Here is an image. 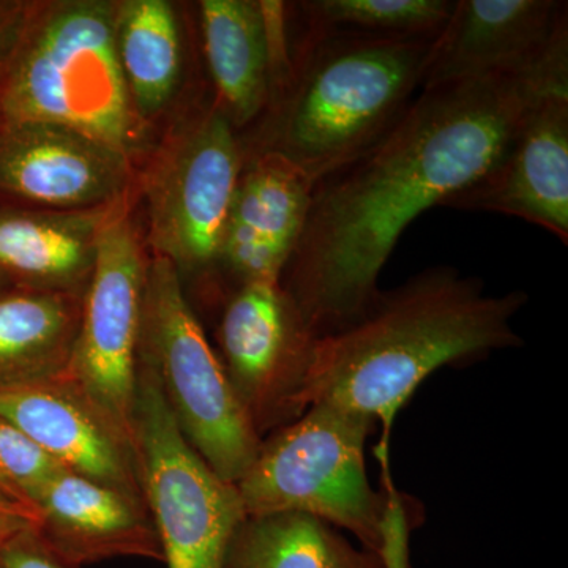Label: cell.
I'll return each mask as SVG.
<instances>
[{"label": "cell", "mask_w": 568, "mask_h": 568, "mask_svg": "<svg viewBox=\"0 0 568 568\" xmlns=\"http://www.w3.org/2000/svg\"><path fill=\"white\" fill-rule=\"evenodd\" d=\"M129 174V156L84 134L0 123V192L50 207H108L125 192Z\"/></svg>", "instance_id": "14"}, {"label": "cell", "mask_w": 568, "mask_h": 568, "mask_svg": "<svg viewBox=\"0 0 568 568\" xmlns=\"http://www.w3.org/2000/svg\"><path fill=\"white\" fill-rule=\"evenodd\" d=\"M560 85L568 32L529 69L425 89L375 148L316 183L283 286L316 338L364 315L406 227L488 174Z\"/></svg>", "instance_id": "1"}, {"label": "cell", "mask_w": 568, "mask_h": 568, "mask_svg": "<svg viewBox=\"0 0 568 568\" xmlns=\"http://www.w3.org/2000/svg\"><path fill=\"white\" fill-rule=\"evenodd\" d=\"M375 422L328 403L263 440L252 466L235 484L245 517L313 515L349 530L365 549L381 555L384 495L368 481L366 437Z\"/></svg>", "instance_id": "5"}, {"label": "cell", "mask_w": 568, "mask_h": 568, "mask_svg": "<svg viewBox=\"0 0 568 568\" xmlns=\"http://www.w3.org/2000/svg\"><path fill=\"white\" fill-rule=\"evenodd\" d=\"M134 446L145 506L168 568H224L245 511L182 435L155 373L138 361Z\"/></svg>", "instance_id": "7"}, {"label": "cell", "mask_w": 568, "mask_h": 568, "mask_svg": "<svg viewBox=\"0 0 568 568\" xmlns=\"http://www.w3.org/2000/svg\"><path fill=\"white\" fill-rule=\"evenodd\" d=\"M115 48L134 111L152 115L170 102L181 77V37L164 0H126L115 7Z\"/></svg>", "instance_id": "20"}, {"label": "cell", "mask_w": 568, "mask_h": 568, "mask_svg": "<svg viewBox=\"0 0 568 568\" xmlns=\"http://www.w3.org/2000/svg\"><path fill=\"white\" fill-rule=\"evenodd\" d=\"M244 164L227 224L293 257L312 207L315 182L286 156L260 152Z\"/></svg>", "instance_id": "21"}, {"label": "cell", "mask_w": 568, "mask_h": 568, "mask_svg": "<svg viewBox=\"0 0 568 568\" xmlns=\"http://www.w3.org/2000/svg\"><path fill=\"white\" fill-rule=\"evenodd\" d=\"M39 514L0 493V544L26 528H36Z\"/></svg>", "instance_id": "25"}, {"label": "cell", "mask_w": 568, "mask_h": 568, "mask_svg": "<svg viewBox=\"0 0 568 568\" xmlns=\"http://www.w3.org/2000/svg\"><path fill=\"white\" fill-rule=\"evenodd\" d=\"M566 32L567 2L457 0L429 47L420 89L529 69Z\"/></svg>", "instance_id": "11"}, {"label": "cell", "mask_w": 568, "mask_h": 568, "mask_svg": "<svg viewBox=\"0 0 568 568\" xmlns=\"http://www.w3.org/2000/svg\"><path fill=\"white\" fill-rule=\"evenodd\" d=\"M433 40L306 29L275 141L263 152L286 156L315 185L355 162L413 103Z\"/></svg>", "instance_id": "3"}, {"label": "cell", "mask_w": 568, "mask_h": 568, "mask_svg": "<svg viewBox=\"0 0 568 568\" xmlns=\"http://www.w3.org/2000/svg\"><path fill=\"white\" fill-rule=\"evenodd\" d=\"M0 493H2V495H6L7 497H10V499L14 500V503L21 504V506L32 508V510H36V508H33L31 504L26 503L24 497H22L20 493H18V489L10 484L9 478L3 476L2 470H0ZM37 514H39V511H37Z\"/></svg>", "instance_id": "27"}, {"label": "cell", "mask_w": 568, "mask_h": 568, "mask_svg": "<svg viewBox=\"0 0 568 568\" xmlns=\"http://www.w3.org/2000/svg\"><path fill=\"white\" fill-rule=\"evenodd\" d=\"M526 302L523 291L487 294L480 280L447 265L379 291L357 321L316 338L302 405L328 403L381 422L388 450L396 413L426 377L523 345L511 323Z\"/></svg>", "instance_id": "2"}, {"label": "cell", "mask_w": 568, "mask_h": 568, "mask_svg": "<svg viewBox=\"0 0 568 568\" xmlns=\"http://www.w3.org/2000/svg\"><path fill=\"white\" fill-rule=\"evenodd\" d=\"M2 568H80L71 566L44 545L36 528H26L0 544Z\"/></svg>", "instance_id": "24"}, {"label": "cell", "mask_w": 568, "mask_h": 568, "mask_svg": "<svg viewBox=\"0 0 568 568\" xmlns=\"http://www.w3.org/2000/svg\"><path fill=\"white\" fill-rule=\"evenodd\" d=\"M315 342L282 283L242 284L227 302L220 324L223 366L257 435L305 413Z\"/></svg>", "instance_id": "10"}, {"label": "cell", "mask_w": 568, "mask_h": 568, "mask_svg": "<svg viewBox=\"0 0 568 568\" xmlns=\"http://www.w3.org/2000/svg\"><path fill=\"white\" fill-rule=\"evenodd\" d=\"M6 275L2 274V272H0V295H3L6 293H3V291H6Z\"/></svg>", "instance_id": "28"}, {"label": "cell", "mask_w": 568, "mask_h": 568, "mask_svg": "<svg viewBox=\"0 0 568 568\" xmlns=\"http://www.w3.org/2000/svg\"><path fill=\"white\" fill-rule=\"evenodd\" d=\"M138 361L155 373L190 446L227 484L246 473L263 439L205 338L166 257L148 265Z\"/></svg>", "instance_id": "6"}, {"label": "cell", "mask_w": 568, "mask_h": 568, "mask_svg": "<svg viewBox=\"0 0 568 568\" xmlns=\"http://www.w3.org/2000/svg\"><path fill=\"white\" fill-rule=\"evenodd\" d=\"M102 216L0 211V272L31 290L74 294L91 278Z\"/></svg>", "instance_id": "17"}, {"label": "cell", "mask_w": 568, "mask_h": 568, "mask_svg": "<svg viewBox=\"0 0 568 568\" xmlns=\"http://www.w3.org/2000/svg\"><path fill=\"white\" fill-rule=\"evenodd\" d=\"M0 568H2V564H0Z\"/></svg>", "instance_id": "29"}, {"label": "cell", "mask_w": 568, "mask_h": 568, "mask_svg": "<svg viewBox=\"0 0 568 568\" xmlns=\"http://www.w3.org/2000/svg\"><path fill=\"white\" fill-rule=\"evenodd\" d=\"M443 207L518 216L568 244V85L545 93L499 163Z\"/></svg>", "instance_id": "12"}, {"label": "cell", "mask_w": 568, "mask_h": 568, "mask_svg": "<svg viewBox=\"0 0 568 568\" xmlns=\"http://www.w3.org/2000/svg\"><path fill=\"white\" fill-rule=\"evenodd\" d=\"M244 159L233 123L219 108L164 148L145 181L149 239L156 256L179 272L219 263Z\"/></svg>", "instance_id": "9"}, {"label": "cell", "mask_w": 568, "mask_h": 568, "mask_svg": "<svg viewBox=\"0 0 568 568\" xmlns=\"http://www.w3.org/2000/svg\"><path fill=\"white\" fill-rule=\"evenodd\" d=\"M115 7L67 2L22 29L0 91L2 123H47L129 156L136 136L115 48Z\"/></svg>", "instance_id": "4"}, {"label": "cell", "mask_w": 568, "mask_h": 568, "mask_svg": "<svg viewBox=\"0 0 568 568\" xmlns=\"http://www.w3.org/2000/svg\"><path fill=\"white\" fill-rule=\"evenodd\" d=\"M452 0H316L301 3L306 28L320 32L436 39Z\"/></svg>", "instance_id": "22"}, {"label": "cell", "mask_w": 568, "mask_h": 568, "mask_svg": "<svg viewBox=\"0 0 568 568\" xmlns=\"http://www.w3.org/2000/svg\"><path fill=\"white\" fill-rule=\"evenodd\" d=\"M224 568H384L379 556L355 548L313 515L246 517L235 530Z\"/></svg>", "instance_id": "19"}, {"label": "cell", "mask_w": 568, "mask_h": 568, "mask_svg": "<svg viewBox=\"0 0 568 568\" xmlns=\"http://www.w3.org/2000/svg\"><path fill=\"white\" fill-rule=\"evenodd\" d=\"M205 61L219 110L234 129L256 121L271 102L267 36L261 3L203 0L200 3Z\"/></svg>", "instance_id": "16"}, {"label": "cell", "mask_w": 568, "mask_h": 568, "mask_svg": "<svg viewBox=\"0 0 568 568\" xmlns=\"http://www.w3.org/2000/svg\"><path fill=\"white\" fill-rule=\"evenodd\" d=\"M81 308L73 293L29 290L0 295V388L65 375Z\"/></svg>", "instance_id": "18"}, {"label": "cell", "mask_w": 568, "mask_h": 568, "mask_svg": "<svg viewBox=\"0 0 568 568\" xmlns=\"http://www.w3.org/2000/svg\"><path fill=\"white\" fill-rule=\"evenodd\" d=\"M36 530L54 555L74 567L136 556L164 560L144 499L65 470L36 504Z\"/></svg>", "instance_id": "15"}, {"label": "cell", "mask_w": 568, "mask_h": 568, "mask_svg": "<svg viewBox=\"0 0 568 568\" xmlns=\"http://www.w3.org/2000/svg\"><path fill=\"white\" fill-rule=\"evenodd\" d=\"M24 26L26 20L20 7L0 3V62L13 52Z\"/></svg>", "instance_id": "26"}, {"label": "cell", "mask_w": 568, "mask_h": 568, "mask_svg": "<svg viewBox=\"0 0 568 568\" xmlns=\"http://www.w3.org/2000/svg\"><path fill=\"white\" fill-rule=\"evenodd\" d=\"M0 417L70 473L144 499L136 450L67 373L0 388Z\"/></svg>", "instance_id": "13"}, {"label": "cell", "mask_w": 568, "mask_h": 568, "mask_svg": "<svg viewBox=\"0 0 568 568\" xmlns=\"http://www.w3.org/2000/svg\"><path fill=\"white\" fill-rule=\"evenodd\" d=\"M148 265L125 203L100 220L95 256L67 375L134 446L138 349Z\"/></svg>", "instance_id": "8"}, {"label": "cell", "mask_w": 568, "mask_h": 568, "mask_svg": "<svg viewBox=\"0 0 568 568\" xmlns=\"http://www.w3.org/2000/svg\"><path fill=\"white\" fill-rule=\"evenodd\" d=\"M0 470L24 497L26 503L36 508L37 500L48 485L69 469L18 426L0 417Z\"/></svg>", "instance_id": "23"}]
</instances>
